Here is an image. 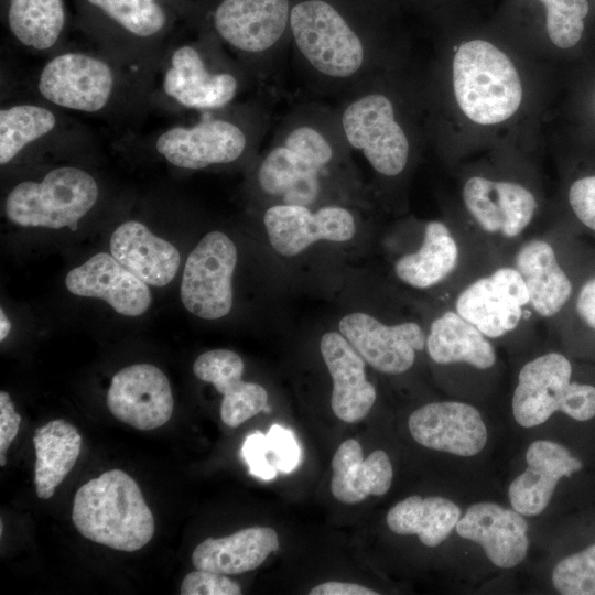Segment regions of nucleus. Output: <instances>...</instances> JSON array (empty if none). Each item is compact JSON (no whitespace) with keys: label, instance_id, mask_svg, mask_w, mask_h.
Here are the masks:
<instances>
[{"label":"nucleus","instance_id":"1","mask_svg":"<svg viewBox=\"0 0 595 595\" xmlns=\"http://www.w3.org/2000/svg\"><path fill=\"white\" fill-rule=\"evenodd\" d=\"M37 99L60 110L137 117L152 106V78L96 50L63 48L47 56L34 78Z\"/></svg>","mask_w":595,"mask_h":595},{"label":"nucleus","instance_id":"2","mask_svg":"<svg viewBox=\"0 0 595 595\" xmlns=\"http://www.w3.org/2000/svg\"><path fill=\"white\" fill-rule=\"evenodd\" d=\"M80 24L97 50L151 78L177 35L183 0H76Z\"/></svg>","mask_w":595,"mask_h":595},{"label":"nucleus","instance_id":"3","mask_svg":"<svg viewBox=\"0 0 595 595\" xmlns=\"http://www.w3.org/2000/svg\"><path fill=\"white\" fill-rule=\"evenodd\" d=\"M210 32L195 41L177 35L152 76V106L176 110L218 111L232 104L241 76Z\"/></svg>","mask_w":595,"mask_h":595},{"label":"nucleus","instance_id":"4","mask_svg":"<svg viewBox=\"0 0 595 595\" xmlns=\"http://www.w3.org/2000/svg\"><path fill=\"white\" fill-rule=\"evenodd\" d=\"M72 520L84 538L119 551L140 550L154 534V517L139 485L118 468L78 488Z\"/></svg>","mask_w":595,"mask_h":595},{"label":"nucleus","instance_id":"5","mask_svg":"<svg viewBox=\"0 0 595 595\" xmlns=\"http://www.w3.org/2000/svg\"><path fill=\"white\" fill-rule=\"evenodd\" d=\"M262 158L257 183L282 204L311 207L320 196L322 176L336 158L335 139L314 120H298Z\"/></svg>","mask_w":595,"mask_h":595},{"label":"nucleus","instance_id":"6","mask_svg":"<svg viewBox=\"0 0 595 595\" xmlns=\"http://www.w3.org/2000/svg\"><path fill=\"white\" fill-rule=\"evenodd\" d=\"M453 86L462 111L479 125L505 121L522 99L515 65L504 52L483 40L458 47L453 60Z\"/></svg>","mask_w":595,"mask_h":595},{"label":"nucleus","instance_id":"7","mask_svg":"<svg viewBox=\"0 0 595 595\" xmlns=\"http://www.w3.org/2000/svg\"><path fill=\"white\" fill-rule=\"evenodd\" d=\"M99 195V184L91 173L61 165L39 180L15 184L4 198V214L21 227H75L95 207Z\"/></svg>","mask_w":595,"mask_h":595},{"label":"nucleus","instance_id":"8","mask_svg":"<svg viewBox=\"0 0 595 595\" xmlns=\"http://www.w3.org/2000/svg\"><path fill=\"white\" fill-rule=\"evenodd\" d=\"M289 30L301 56L323 76L345 79L364 66L361 37L326 0H302L292 6Z\"/></svg>","mask_w":595,"mask_h":595},{"label":"nucleus","instance_id":"9","mask_svg":"<svg viewBox=\"0 0 595 595\" xmlns=\"http://www.w3.org/2000/svg\"><path fill=\"white\" fill-rule=\"evenodd\" d=\"M149 139L155 153L170 165L203 170L238 161L250 147L252 134L248 125L226 108L208 111L190 125L170 126Z\"/></svg>","mask_w":595,"mask_h":595},{"label":"nucleus","instance_id":"10","mask_svg":"<svg viewBox=\"0 0 595 595\" xmlns=\"http://www.w3.org/2000/svg\"><path fill=\"white\" fill-rule=\"evenodd\" d=\"M343 139L385 176L400 174L409 159L408 137L396 120L392 101L383 94L359 95L340 115Z\"/></svg>","mask_w":595,"mask_h":595},{"label":"nucleus","instance_id":"11","mask_svg":"<svg viewBox=\"0 0 595 595\" xmlns=\"http://www.w3.org/2000/svg\"><path fill=\"white\" fill-rule=\"evenodd\" d=\"M237 259L236 245L226 234L215 230L199 240L186 259L180 286L181 301L190 313L218 320L230 312Z\"/></svg>","mask_w":595,"mask_h":595},{"label":"nucleus","instance_id":"12","mask_svg":"<svg viewBox=\"0 0 595 595\" xmlns=\"http://www.w3.org/2000/svg\"><path fill=\"white\" fill-rule=\"evenodd\" d=\"M291 8L290 0H218L209 32L240 57H259L284 36Z\"/></svg>","mask_w":595,"mask_h":595},{"label":"nucleus","instance_id":"13","mask_svg":"<svg viewBox=\"0 0 595 595\" xmlns=\"http://www.w3.org/2000/svg\"><path fill=\"white\" fill-rule=\"evenodd\" d=\"M263 225L272 248L284 257H294L321 240L346 242L356 234L353 214L338 205L312 210L278 203L264 212Z\"/></svg>","mask_w":595,"mask_h":595},{"label":"nucleus","instance_id":"14","mask_svg":"<svg viewBox=\"0 0 595 595\" xmlns=\"http://www.w3.org/2000/svg\"><path fill=\"white\" fill-rule=\"evenodd\" d=\"M527 284L516 268L502 267L467 285L457 296L456 312L486 337L513 331L529 304Z\"/></svg>","mask_w":595,"mask_h":595},{"label":"nucleus","instance_id":"15","mask_svg":"<svg viewBox=\"0 0 595 595\" xmlns=\"http://www.w3.org/2000/svg\"><path fill=\"white\" fill-rule=\"evenodd\" d=\"M338 329L367 364L389 375L410 369L415 351L426 343L424 331L415 322L387 325L364 312L344 315Z\"/></svg>","mask_w":595,"mask_h":595},{"label":"nucleus","instance_id":"16","mask_svg":"<svg viewBox=\"0 0 595 595\" xmlns=\"http://www.w3.org/2000/svg\"><path fill=\"white\" fill-rule=\"evenodd\" d=\"M107 405L119 421L142 431L158 429L172 416L174 400L165 374L150 364L119 370L111 380Z\"/></svg>","mask_w":595,"mask_h":595},{"label":"nucleus","instance_id":"17","mask_svg":"<svg viewBox=\"0 0 595 595\" xmlns=\"http://www.w3.org/2000/svg\"><path fill=\"white\" fill-rule=\"evenodd\" d=\"M412 437L421 445L458 456H474L487 441L479 411L470 404L443 401L425 404L409 418Z\"/></svg>","mask_w":595,"mask_h":595},{"label":"nucleus","instance_id":"18","mask_svg":"<svg viewBox=\"0 0 595 595\" xmlns=\"http://www.w3.org/2000/svg\"><path fill=\"white\" fill-rule=\"evenodd\" d=\"M65 285L75 295L106 301L126 316L145 313L152 300L148 284L106 252L96 253L72 269Z\"/></svg>","mask_w":595,"mask_h":595},{"label":"nucleus","instance_id":"19","mask_svg":"<svg viewBox=\"0 0 595 595\" xmlns=\"http://www.w3.org/2000/svg\"><path fill=\"white\" fill-rule=\"evenodd\" d=\"M457 533L478 543L499 567H513L524 559L528 523L521 513L494 502L470 506L456 524Z\"/></svg>","mask_w":595,"mask_h":595},{"label":"nucleus","instance_id":"20","mask_svg":"<svg viewBox=\"0 0 595 595\" xmlns=\"http://www.w3.org/2000/svg\"><path fill=\"white\" fill-rule=\"evenodd\" d=\"M571 376L570 361L559 353H548L527 363L519 372L512 397L516 421L532 428L560 411Z\"/></svg>","mask_w":595,"mask_h":595},{"label":"nucleus","instance_id":"21","mask_svg":"<svg viewBox=\"0 0 595 595\" xmlns=\"http://www.w3.org/2000/svg\"><path fill=\"white\" fill-rule=\"evenodd\" d=\"M320 350L333 380L334 414L347 423L360 421L377 398L376 388L366 377V361L339 332L325 333Z\"/></svg>","mask_w":595,"mask_h":595},{"label":"nucleus","instance_id":"22","mask_svg":"<svg viewBox=\"0 0 595 595\" xmlns=\"http://www.w3.org/2000/svg\"><path fill=\"white\" fill-rule=\"evenodd\" d=\"M244 370L241 357L229 349L205 351L193 364L194 375L223 394L220 416L230 428L263 411L268 401V392L261 385L242 380Z\"/></svg>","mask_w":595,"mask_h":595},{"label":"nucleus","instance_id":"23","mask_svg":"<svg viewBox=\"0 0 595 595\" xmlns=\"http://www.w3.org/2000/svg\"><path fill=\"white\" fill-rule=\"evenodd\" d=\"M528 467L509 486L512 508L522 516H537L549 505L556 484L582 468V462L563 445L536 441L527 450Z\"/></svg>","mask_w":595,"mask_h":595},{"label":"nucleus","instance_id":"24","mask_svg":"<svg viewBox=\"0 0 595 595\" xmlns=\"http://www.w3.org/2000/svg\"><path fill=\"white\" fill-rule=\"evenodd\" d=\"M60 110L40 99L15 101L0 108V165L6 166L26 150L55 139L75 138Z\"/></svg>","mask_w":595,"mask_h":595},{"label":"nucleus","instance_id":"25","mask_svg":"<svg viewBox=\"0 0 595 595\" xmlns=\"http://www.w3.org/2000/svg\"><path fill=\"white\" fill-rule=\"evenodd\" d=\"M111 255L148 285L164 286L176 275L181 256L171 242L138 220L119 225L110 237Z\"/></svg>","mask_w":595,"mask_h":595},{"label":"nucleus","instance_id":"26","mask_svg":"<svg viewBox=\"0 0 595 595\" xmlns=\"http://www.w3.org/2000/svg\"><path fill=\"white\" fill-rule=\"evenodd\" d=\"M2 19L11 39L31 53L51 56L64 48V0H2Z\"/></svg>","mask_w":595,"mask_h":595},{"label":"nucleus","instance_id":"27","mask_svg":"<svg viewBox=\"0 0 595 595\" xmlns=\"http://www.w3.org/2000/svg\"><path fill=\"white\" fill-rule=\"evenodd\" d=\"M279 549L272 528L250 527L224 538H207L192 553L196 570L224 575L241 574L260 566Z\"/></svg>","mask_w":595,"mask_h":595},{"label":"nucleus","instance_id":"28","mask_svg":"<svg viewBox=\"0 0 595 595\" xmlns=\"http://www.w3.org/2000/svg\"><path fill=\"white\" fill-rule=\"evenodd\" d=\"M332 494L347 505L360 502L370 495H385L393 476L386 452L376 450L364 459L360 444L353 439L339 445L332 459Z\"/></svg>","mask_w":595,"mask_h":595},{"label":"nucleus","instance_id":"29","mask_svg":"<svg viewBox=\"0 0 595 595\" xmlns=\"http://www.w3.org/2000/svg\"><path fill=\"white\" fill-rule=\"evenodd\" d=\"M515 268L527 284L529 304L540 316H554L569 301L572 283L548 241L532 239L523 244L515 257Z\"/></svg>","mask_w":595,"mask_h":595},{"label":"nucleus","instance_id":"30","mask_svg":"<svg viewBox=\"0 0 595 595\" xmlns=\"http://www.w3.org/2000/svg\"><path fill=\"white\" fill-rule=\"evenodd\" d=\"M487 338L457 312L448 311L431 324L425 346L437 364L466 363L488 369L495 365L496 354Z\"/></svg>","mask_w":595,"mask_h":595},{"label":"nucleus","instance_id":"31","mask_svg":"<svg viewBox=\"0 0 595 595\" xmlns=\"http://www.w3.org/2000/svg\"><path fill=\"white\" fill-rule=\"evenodd\" d=\"M33 445L36 495L41 499H50L77 462L82 435L73 424L57 419L35 430Z\"/></svg>","mask_w":595,"mask_h":595},{"label":"nucleus","instance_id":"32","mask_svg":"<svg viewBox=\"0 0 595 595\" xmlns=\"http://www.w3.org/2000/svg\"><path fill=\"white\" fill-rule=\"evenodd\" d=\"M458 261V246L447 226L433 220L426 224L421 247L400 257L394 273L400 281L415 288L428 289L448 277Z\"/></svg>","mask_w":595,"mask_h":595},{"label":"nucleus","instance_id":"33","mask_svg":"<svg viewBox=\"0 0 595 595\" xmlns=\"http://www.w3.org/2000/svg\"><path fill=\"white\" fill-rule=\"evenodd\" d=\"M459 508L450 499L410 496L394 505L387 515L389 529L401 536L416 534L426 547L442 543L456 527Z\"/></svg>","mask_w":595,"mask_h":595},{"label":"nucleus","instance_id":"34","mask_svg":"<svg viewBox=\"0 0 595 595\" xmlns=\"http://www.w3.org/2000/svg\"><path fill=\"white\" fill-rule=\"evenodd\" d=\"M547 8V33L560 48L574 46L583 34L587 0H540Z\"/></svg>","mask_w":595,"mask_h":595},{"label":"nucleus","instance_id":"35","mask_svg":"<svg viewBox=\"0 0 595 595\" xmlns=\"http://www.w3.org/2000/svg\"><path fill=\"white\" fill-rule=\"evenodd\" d=\"M502 216L501 234L506 238L519 236L530 224L537 209L533 194L513 182L495 181Z\"/></svg>","mask_w":595,"mask_h":595},{"label":"nucleus","instance_id":"36","mask_svg":"<svg viewBox=\"0 0 595 595\" xmlns=\"http://www.w3.org/2000/svg\"><path fill=\"white\" fill-rule=\"evenodd\" d=\"M552 582L564 595H595V544L561 560Z\"/></svg>","mask_w":595,"mask_h":595},{"label":"nucleus","instance_id":"37","mask_svg":"<svg viewBox=\"0 0 595 595\" xmlns=\"http://www.w3.org/2000/svg\"><path fill=\"white\" fill-rule=\"evenodd\" d=\"M463 199L477 225L486 232H501L502 216L495 181L473 176L463 188Z\"/></svg>","mask_w":595,"mask_h":595},{"label":"nucleus","instance_id":"38","mask_svg":"<svg viewBox=\"0 0 595 595\" xmlns=\"http://www.w3.org/2000/svg\"><path fill=\"white\" fill-rule=\"evenodd\" d=\"M266 436L271 465L281 473L293 470L301 455L293 433L279 424H273Z\"/></svg>","mask_w":595,"mask_h":595},{"label":"nucleus","instance_id":"39","mask_svg":"<svg viewBox=\"0 0 595 595\" xmlns=\"http://www.w3.org/2000/svg\"><path fill=\"white\" fill-rule=\"evenodd\" d=\"M182 595H240V586L224 574L196 570L182 581Z\"/></svg>","mask_w":595,"mask_h":595},{"label":"nucleus","instance_id":"40","mask_svg":"<svg viewBox=\"0 0 595 595\" xmlns=\"http://www.w3.org/2000/svg\"><path fill=\"white\" fill-rule=\"evenodd\" d=\"M242 456L249 466V473L261 479H272L278 470L269 461L267 436L261 432H255L245 439Z\"/></svg>","mask_w":595,"mask_h":595},{"label":"nucleus","instance_id":"41","mask_svg":"<svg viewBox=\"0 0 595 595\" xmlns=\"http://www.w3.org/2000/svg\"><path fill=\"white\" fill-rule=\"evenodd\" d=\"M569 202L576 217L595 230V175L575 181L569 191Z\"/></svg>","mask_w":595,"mask_h":595},{"label":"nucleus","instance_id":"42","mask_svg":"<svg viewBox=\"0 0 595 595\" xmlns=\"http://www.w3.org/2000/svg\"><path fill=\"white\" fill-rule=\"evenodd\" d=\"M560 411L577 421H587L594 418L595 387L571 382Z\"/></svg>","mask_w":595,"mask_h":595},{"label":"nucleus","instance_id":"43","mask_svg":"<svg viewBox=\"0 0 595 595\" xmlns=\"http://www.w3.org/2000/svg\"><path fill=\"white\" fill-rule=\"evenodd\" d=\"M21 423V415L15 411L10 394L0 392V466L7 463L6 452L15 439Z\"/></svg>","mask_w":595,"mask_h":595},{"label":"nucleus","instance_id":"44","mask_svg":"<svg viewBox=\"0 0 595 595\" xmlns=\"http://www.w3.org/2000/svg\"><path fill=\"white\" fill-rule=\"evenodd\" d=\"M576 310L585 324L595 329V278L587 281L581 289Z\"/></svg>","mask_w":595,"mask_h":595},{"label":"nucleus","instance_id":"45","mask_svg":"<svg viewBox=\"0 0 595 595\" xmlns=\"http://www.w3.org/2000/svg\"><path fill=\"white\" fill-rule=\"evenodd\" d=\"M310 595H377L378 593L355 583L326 582L312 588Z\"/></svg>","mask_w":595,"mask_h":595},{"label":"nucleus","instance_id":"46","mask_svg":"<svg viewBox=\"0 0 595 595\" xmlns=\"http://www.w3.org/2000/svg\"><path fill=\"white\" fill-rule=\"evenodd\" d=\"M11 322L6 315L3 309H0V340L3 342L11 331Z\"/></svg>","mask_w":595,"mask_h":595}]
</instances>
